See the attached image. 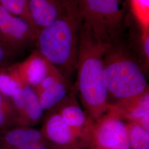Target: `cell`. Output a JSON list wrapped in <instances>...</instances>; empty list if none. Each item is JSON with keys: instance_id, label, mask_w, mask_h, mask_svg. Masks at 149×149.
<instances>
[{"instance_id": "cell-1", "label": "cell", "mask_w": 149, "mask_h": 149, "mask_svg": "<svg viewBox=\"0 0 149 149\" xmlns=\"http://www.w3.org/2000/svg\"><path fill=\"white\" fill-rule=\"evenodd\" d=\"M108 44L97 39L81 23L74 89L88 116L95 122L109 107L104 77L103 58Z\"/></svg>"}, {"instance_id": "cell-2", "label": "cell", "mask_w": 149, "mask_h": 149, "mask_svg": "<svg viewBox=\"0 0 149 149\" xmlns=\"http://www.w3.org/2000/svg\"><path fill=\"white\" fill-rule=\"evenodd\" d=\"M81 21L76 0H66L59 18L38 32L36 49L70 86L76 71Z\"/></svg>"}, {"instance_id": "cell-3", "label": "cell", "mask_w": 149, "mask_h": 149, "mask_svg": "<svg viewBox=\"0 0 149 149\" xmlns=\"http://www.w3.org/2000/svg\"><path fill=\"white\" fill-rule=\"evenodd\" d=\"M104 77L111 104L138 96L149 89L147 74L133 53L118 40L104 55ZM110 104V103H109Z\"/></svg>"}, {"instance_id": "cell-4", "label": "cell", "mask_w": 149, "mask_h": 149, "mask_svg": "<svg viewBox=\"0 0 149 149\" xmlns=\"http://www.w3.org/2000/svg\"><path fill=\"white\" fill-rule=\"evenodd\" d=\"M81 23L106 44L118 40L128 0H76Z\"/></svg>"}, {"instance_id": "cell-5", "label": "cell", "mask_w": 149, "mask_h": 149, "mask_svg": "<svg viewBox=\"0 0 149 149\" xmlns=\"http://www.w3.org/2000/svg\"><path fill=\"white\" fill-rule=\"evenodd\" d=\"M89 148L91 149H130L127 123L111 104L101 117L94 122Z\"/></svg>"}, {"instance_id": "cell-6", "label": "cell", "mask_w": 149, "mask_h": 149, "mask_svg": "<svg viewBox=\"0 0 149 149\" xmlns=\"http://www.w3.org/2000/svg\"><path fill=\"white\" fill-rule=\"evenodd\" d=\"M0 33L6 45L21 56L35 45L38 32L24 18L12 14L0 4Z\"/></svg>"}, {"instance_id": "cell-7", "label": "cell", "mask_w": 149, "mask_h": 149, "mask_svg": "<svg viewBox=\"0 0 149 149\" xmlns=\"http://www.w3.org/2000/svg\"><path fill=\"white\" fill-rule=\"evenodd\" d=\"M44 138L61 149L87 148L89 143L65 122L58 113H45L41 129Z\"/></svg>"}, {"instance_id": "cell-8", "label": "cell", "mask_w": 149, "mask_h": 149, "mask_svg": "<svg viewBox=\"0 0 149 149\" xmlns=\"http://www.w3.org/2000/svg\"><path fill=\"white\" fill-rule=\"evenodd\" d=\"M19 126L34 127L43 120L45 113L31 86L22 84L9 97Z\"/></svg>"}, {"instance_id": "cell-9", "label": "cell", "mask_w": 149, "mask_h": 149, "mask_svg": "<svg viewBox=\"0 0 149 149\" xmlns=\"http://www.w3.org/2000/svg\"><path fill=\"white\" fill-rule=\"evenodd\" d=\"M53 110L58 113L64 121L90 145L91 133L94 122L77 101L73 92L70 91L63 101Z\"/></svg>"}, {"instance_id": "cell-10", "label": "cell", "mask_w": 149, "mask_h": 149, "mask_svg": "<svg viewBox=\"0 0 149 149\" xmlns=\"http://www.w3.org/2000/svg\"><path fill=\"white\" fill-rule=\"evenodd\" d=\"M33 89L44 112L46 113L63 101L71 88L58 70L55 68Z\"/></svg>"}, {"instance_id": "cell-11", "label": "cell", "mask_w": 149, "mask_h": 149, "mask_svg": "<svg viewBox=\"0 0 149 149\" xmlns=\"http://www.w3.org/2000/svg\"><path fill=\"white\" fill-rule=\"evenodd\" d=\"M111 104L125 122L136 124L149 132V89L139 95Z\"/></svg>"}, {"instance_id": "cell-12", "label": "cell", "mask_w": 149, "mask_h": 149, "mask_svg": "<svg viewBox=\"0 0 149 149\" xmlns=\"http://www.w3.org/2000/svg\"><path fill=\"white\" fill-rule=\"evenodd\" d=\"M14 65L22 81L33 88L39 85L55 68L37 49L26 59Z\"/></svg>"}, {"instance_id": "cell-13", "label": "cell", "mask_w": 149, "mask_h": 149, "mask_svg": "<svg viewBox=\"0 0 149 149\" xmlns=\"http://www.w3.org/2000/svg\"><path fill=\"white\" fill-rule=\"evenodd\" d=\"M66 0H28L32 22L39 32L55 21L64 10Z\"/></svg>"}, {"instance_id": "cell-14", "label": "cell", "mask_w": 149, "mask_h": 149, "mask_svg": "<svg viewBox=\"0 0 149 149\" xmlns=\"http://www.w3.org/2000/svg\"><path fill=\"white\" fill-rule=\"evenodd\" d=\"M44 139L40 129L18 126L0 132V149H17L29 142Z\"/></svg>"}, {"instance_id": "cell-15", "label": "cell", "mask_w": 149, "mask_h": 149, "mask_svg": "<svg viewBox=\"0 0 149 149\" xmlns=\"http://www.w3.org/2000/svg\"><path fill=\"white\" fill-rule=\"evenodd\" d=\"M128 3L139 31L149 30V0H128Z\"/></svg>"}, {"instance_id": "cell-16", "label": "cell", "mask_w": 149, "mask_h": 149, "mask_svg": "<svg viewBox=\"0 0 149 149\" xmlns=\"http://www.w3.org/2000/svg\"><path fill=\"white\" fill-rule=\"evenodd\" d=\"M126 123L130 149H149V132L136 124Z\"/></svg>"}, {"instance_id": "cell-17", "label": "cell", "mask_w": 149, "mask_h": 149, "mask_svg": "<svg viewBox=\"0 0 149 149\" xmlns=\"http://www.w3.org/2000/svg\"><path fill=\"white\" fill-rule=\"evenodd\" d=\"M18 126L11 102L7 96L0 92V132Z\"/></svg>"}, {"instance_id": "cell-18", "label": "cell", "mask_w": 149, "mask_h": 149, "mask_svg": "<svg viewBox=\"0 0 149 149\" xmlns=\"http://www.w3.org/2000/svg\"><path fill=\"white\" fill-rule=\"evenodd\" d=\"M0 4L7 11L21 17L35 27L28 10V0H0Z\"/></svg>"}, {"instance_id": "cell-19", "label": "cell", "mask_w": 149, "mask_h": 149, "mask_svg": "<svg viewBox=\"0 0 149 149\" xmlns=\"http://www.w3.org/2000/svg\"><path fill=\"white\" fill-rule=\"evenodd\" d=\"M136 58L147 74L149 68V30L139 31Z\"/></svg>"}, {"instance_id": "cell-20", "label": "cell", "mask_w": 149, "mask_h": 149, "mask_svg": "<svg viewBox=\"0 0 149 149\" xmlns=\"http://www.w3.org/2000/svg\"><path fill=\"white\" fill-rule=\"evenodd\" d=\"M19 56L10 49L0 43V69L18 62Z\"/></svg>"}, {"instance_id": "cell-21", "label": "cell", "mask_w": 149, "mask_h": 149, "mask_svg": "<svg viewBox=\"0 0 149 149\" xmlns=\"http://www.w3.org/2000/svg\"><path fill=\"white\" fill-rule=\"evenodd\" d=\"M17 149H61L50 143L45 139L24 144Z\"/></svg>"}, {"instance_id": "cell-22", "label": "cell", "mask_w": 149, "mask_h": 149, "mask_svg": "<svg viewBox=\"0 0 149 149\" xmlns=\"http://www.w3.org/2000/svg\"><path fill=\"white\" fill-rule=\"evenodd\" d=\"M0 43H1L2 44H3V45H4L6 47H7V46L6 45L5 43H4V41H3V38L2 37V36H1V33H0ZM7 48H8V47H7ZM9 49H10V48H9Z\"/></svg>"}, {"instance_id": "cell-23", "label": "cell", "mask_w": 149, "mask_h": 149, "mask_svg": "<svg viewBox=\"0 0 149 149\" xmlns=\"http://www.w3.org/2000/svg\"><path fill=\"white\" fill-rule=\"evenodd\" d=\"M91 149L89 147H87V148H79V149Z\"/></svg>"}]
</instances>
